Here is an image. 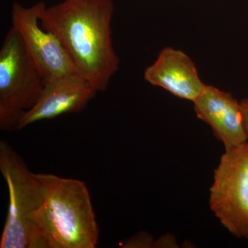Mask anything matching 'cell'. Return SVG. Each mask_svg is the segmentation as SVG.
<instances>
[{"mask_svg": "<svg viewBox=\"0 0 248 248\" xmlns=\"http://www.w3.org/2000/svg\"><path fill=\"white\" fill-rule=\"evenodd\" d=\"M193 104L196 115L210 125L226 149L248 142L241 102L231 93L205 84Z\"/></svg>", "mask_w": 248, "mask_h": 248, "instance_id": "ba28073f", "label": "cell"}, {"mask_svg": "<svg viewBox=\"0 0 248 248\" xmlns=\"http://www.w3.org/2000/svg\"><path fill=\"white\" fill-rule=\"evenodd\" d=\"M45 5L44 1H40L25 7L15 2L11 12L13 27L19 32L45 83L59 77L79 74L58 37L41 25L40 11Z\"/></svg>", "mask_w": 248, "mask_h": 248, "instance_id": "8992f818", "label": "cell"}, {"mask_svg": "<svg viewBox=\"0 0 248 248\" xmlns=\"http://www.w3.org/2000/svg\"><path fill=\"white\" fill-rule=\"evenodd\" d=\"M112 0H63L41 10L42 27L58 37L78 73L98 92L107 91L119 70L111 22Z\"/></svg>", "mask_w": 248, "mask_h": 248, "instance_id": "6da1fadb", "label": "cell"}, {"mask_svg": "<svg viewBox=\"0 0 248 248\" xmlns=\"http://www.w3.org/2000/svg\"><path fill=\"white\" fill-rule=\"evenodd\" d=\"M144 79L173 95L194 102L205 84L192 59L182 50L166 47L144 71Z\"/></svg>", "mask_w": 248, "mask_h": 248, "instance_id": "9c48e42d", "label": "cell"}, {"mask_svg": "<svg viewBox=\"0 0 248 248\" xmlns=\"http://www.w3.org/2000/svg\"><path fill=\"white\" fill-rule=\"evenodd\" d=\"M45 81L28 53L19 32L12 27L0 50V129L16 130L34 107Z\"/></svg>", "mask_w": 248, "mask_h": 248, "instance_id": "277c9868", "label": "cell"}, {"mask_svg": "<svg viewBox=\"0 0 248 248\" xmlns=\"http://www.w3.org/2000/svg\"><path fill=\"white\" fill-rule=\"evenodd\" d=\"M210 207L232 234L248 239V143L227 148L215 170Z\"/></svg>", "mask_w": 248, "mask_h": 248, "instance_id": "5b68a950", "label": "cell"}, {"mask_svg": "<svg viewBox=\"0 0 248 248\" xmlns=\"http://www.w3.org/2000/svg\"><path fill=\"white\" fill-rule=\"evenodd\" d=\"M97 93L79 74L59 77L46 81L38 100L24 114L18 130L40 121L81 112Z\"/></svg>", "mask_w": 248, "mask_h": 248, "instance_id": "52a82bcc", "label": "cell"}, {"mask_svg": "<svg viewBox=\"0 0 248 248\" xmlns=\"http://www.w3.org/2000/svg\"><path fill=\"white\" fill-rule=\"evenodd\" d=\"M42 202L36 215L37 248H94L99 228L82 181L37 173Z\"/></svg>", "mask_w": 248, "mask_h": 248, "instance_id": "7a4b0ae2", "label": "cell"}, {"mask_svg": "<svg viewBox=\"0 0 248 248\" xmlns=\"http://www.w3.org/2000/svg\"><path fill=\"white\" fill-rule=\"evenodd\" d=\"M151 240L149 235L138 234L133 236L130 241H128L124 247L138 248V247H149L151 246Z\"/></svg>", "mask_w": 248, "mask_h": 248, "instance_id": "30bf717a", "label": "cell"}, {"mask_svg": "<svg viewBox=\"0 0 248 248\" xmlns=\"http://www.w3.org/2000/svg\"><path fill=\"white\" fill-rule=\"evenodd\" d=\"M241 105L244 115L245 127L248 137V99H243L241 102Z\"/></svg>", "mask_w": 248, "mask_h": 248, "instance_id": "8fae6325", "label": "cell"}, {"mask_svg": "<svg viewBox=\"0 0 248 248\" xmlns=\"http://www.w3.org/2000/svg\"><path fill=\"white\" fill-rule=\"evenodd\" d=\"M0 171L9 190V208L1 248H37L36 215L42 202L41 186L7 142H0Z\"/></svg>", "mask_w": 248, "mask_h": 248, "instance_id": "3957f363", "label": "cell"}]
</instances>
